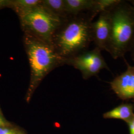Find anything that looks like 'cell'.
I'll list each match as a JSON object with an SVG mask.
<instances>
[{
	"label": "cell",
	"mask_w": 134,
	"mask_h": 134,
	"mask_svg": "<svg viewBox=\"0 0 134 134\" xmlns=\"http://www.w3.org/2000/svg\"><path fill=\"white\" fill-rule=\"evenodd\" d=\"M80 14L64 19L52 38V45L65 63L86 51L92 41L91 24L95 15Z\"/></svg>",
	"instance_id": "obj_1"
},
{
	"label": "cell",
	"mask_w": 134,
	"mask_h": 134,
	"mask_svg": "<svg viewBox=\"0 0 134 134\" xmlns=\"http://www.w3.org/2000/svg\"><path fill=\"white\" fill-rule=\"evenodd\" d=\"M23 42L30 68V82L25 96L29 102L43 79L55 68L65 64V61L52 44L30 34L24 32Z\"/></svg>",
	"instance_id": "obj_2"
},
{
	"label": "cell",
	"mask_w": 134,
	"mask_h": 134,
	"mask_svg": "<svg viewBox=\"0 0 134 134\" xmlns=\"http://www.w3.org/2000/svg\"><path fill=\"white\" fill-rule=\"evenodd\" d=\"M111 32L107 52L114 59L124 57L134 40V8L120 0L108 9Z\"/></svg>",
	"instance_id": "obj_3"
},
{
	"label": "cell",
	"mask_w": 134,
	"mask_h": 134,
	"mask_svg": "<svg viewBox=\"0 0 134 134\" xmlns=\"http://www.w3.org/2000/svg\"><path fill=\"white\" fill-rule=\"evenodd\" d=\"M18 15L24 32L51 44L54 34L64 20L53 14L42 4Z\"/></svg>",
	"instance_id": "obj_4"
},
{
	"label": "cell",
	"mask_w": 134,
	"mask_h": 134,
	"mask_svg": "<svg viewBox=\"0 0 134 134\" xmlns=\"http://www.w3.org/2000/svg\"><path fill=\"white\" fill-rule=\"evenodd\" d=\"M101 51L96 47L92 50H86L68 59L65 64L79 70L83 79L87 80L96 76L102 69L110 71Z\"/></svg>",
	"instance_id": "obj_5"
},
{
	"label": "cell",
	"mask_w": 134,
	"mask_h": 134,
	"mask_svg": "<svg viewBox=\"0 0 134 134\" xmlns=\"http://www.w3.org/2000/svg\"><path fill=\"white\" fill-rule=\"evenodd\" d=\"M92 41L101 51L107 50L110 39L111 23L109 10L100 12L96 21L92 22Z\"/></svg>",
	"instance_id": "obj_6"
},
{
	"label": "cell",
	"mask_w": 134,
	"mask_h": 134,
	"mask_svg": "<svg viewBox=\"0 0 134 134\" xmlns=\"http://www.w3.org/2000/svg\"><path fill=\"white\" fill-rule=\"evenodd\" d=\"M127 64L126 70L110 82L111 89L122 100L134 98V66Z\"/></svg>",
	"instance_id": "obj_7"
},
{
	"label": "cell",
	"mask_w": 134,
	"mask_h": 134,
	"mask_svg": "<svg viewBox=\"0 0 134 134\" xmlns=\"http://www.w3.org/2000/svg\"><path fill=\"white\" fill-rule=\"evenodd\" d=\"M134 115V106L131 104H122L107 111L103 115L105 119H121L128 122Z\"/></svg>",
	"instance_id": "obj_8"
},
{
	"label": "cell",
	"mask_w": 134,
	"mask_h": 134,
	"mask_svg": "<svg viewBox=\"0 0 134 134\" xmlns=\"http://www.w3.org/2000/svg\"><path fill=\"white\" fill-rule=\"evenodd\" d=\"M41 0H14L7 1V6L13 8L19 14L37 7L42 4Z\"/></svg>",
	"instance_id": "obj_9"
},
{
	"label": "cell",
	"mask_w": 134,
	"mask_h": 134,
	"mask_svg": "<svg viewBox=\"0 0 134 134\" xmlns=\"http://www.w3.org/2000/svg\"><path fill=\"white\" fill-rule=\"evenodd\" d=\"M42 5L53 14L62 19L68 17L64 0H43Z\"/></svg>",
	"instance_id": "obj_10"
},
{
	"label": "cell",
	"mask_w": 134,
	"mask_h": 134,
	"mask_svg": "<svg viewBox=\"0 0 134 134\" xmlns=\"http://www.w3.org/2000/svg\"><path fill=\"white\" fill-rule=\"evenodd\" d=\"M19 131V130L5 127V126L0 127V134H16Z\"/></svg>",
	"instance_id": "obj_11"
},
{
	"label": "cell",
	"mask_w": 134,
	"mask_h": 134,
	"mask_svg": "<svg viewBox=\"0 0 134 134\" xmlns=\"http://www.w3.org/2000/svg\"><path fill=\"white\" fill-rule=\"evenodd\" d=\"M127 123L129 126L130 134H134V115Z\"/></svg>",
	"instance_id": "obj_12"
},
{
	"label": "cell",
	"mask_w": 134,
	"mask_h": 134,
	"mask_svg": "<svg viewBox=\"0 0 134 134\" xmlns=\"http://www.w3.org/2000/svg\"><path fill=\"white\" fill-rule=\"evenodd\" d=\"M6 125V122L5 121L4 117H3V116L2 115V114L0 112V127H4L5 126V125Z\"/></svg>",
	"instance_id": "obj_13"
},
{
	"label": "cell",
	"mask_w": 134,
	"mask_h": 134,
	"mask_svg": "<svg viewBox=\"0 0 134 134\" xmlns=\"http://www.w3.org/2000/svg\"><path fill=\"white\" fill-rule=\"evenodd\" d=\"M130 51L131 52L132 57V59H133V60L134 61V41L133 42V44L132 45V47L131 48Z\"/></svg>",
	"instance_id": "obj_14"
},
{
	"label": "cell",
	"mask_w": 134,
	"mask_h": 134,
	"mask_svg": "<svg viewBox=\"0 0 134 134\" xmlns=\"http://www.w3.org/2000/svg\"><path fill=\"white\" fill-rule=\"evenodd\" d=\"M131 4V5L134 8V0H132V1H128Z\"/></svg>",
	"instance_id": "obj_15"
},
{
	"label": "cell",
	"mask_w": 134,
	"mask_h": 134,
	"mask_svg": "<svg viewBox=\"0 0 134 134\" xmlns=\"http://www.w3.org/2000/svg\"><path fill=\"white\" fill-rule=\"evenodd\" d=\"M16 134H24V133L23 132V131H20L19 130V132L16 133Z\"/></svg>",
	"instance_id": "obj_16"
}]
</instances>
